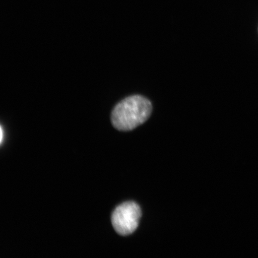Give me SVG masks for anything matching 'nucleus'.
I'll return each instance as SVG.
<instances>
[{
  "label": "nucleus",
  "instance_id": "nucleus-1",
  "mask_svg": "<svg viewBox=\"0 0 258 258\" xmlns=\"http://www.w3.org/2000/svg\"><path fill=\"white\" fill-rule=\"evenodd\" d=\"M149 100L141 95L127 97L118 103L111 113V122L116 129L134 130L148 120L152 112Z\"/></svg>",
  "mask_w": 258,
  "mask_h": 258
},
{
  "label": "nucleus",
  "instance_id": "nucleus-2",
  "mask_svg": "<svg viewBox=\"0 0 258 258\" xmlns=\"http://www.w3.org/2000/svg\"><path fill=\"white\" fill-rule=\"evenodd\" d=\"M141 217V210L135 202H125L118 206L112 213L113 227L122 236L131 235L136 231Z\"/></svg>",
  "mask_w": 258,
  "mask_h": 258
},
{
  "label": "nucleus",
  "instance_id": "nucleus-3",
  "mask_svg": "<svg viewBox=\"0 0 258 258\" xmlns=\"http://www.w3.org/2000/svg\"><path fill=\"white\" fill-rule=\"evenodd\" d=\"M3 128L1 127V143H2V142H3Z\"/></svg>",
  "mask_w": 258,
  "mask_h": 258
}]
</instances>
